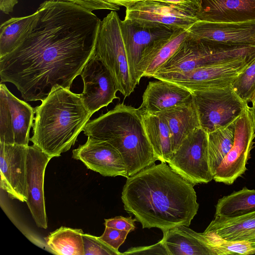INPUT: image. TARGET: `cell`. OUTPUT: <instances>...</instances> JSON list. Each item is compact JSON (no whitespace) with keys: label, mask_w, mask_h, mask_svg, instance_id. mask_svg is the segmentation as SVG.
Wrapping results in <instances>:
<instances>
[{"label":"cell","mask_w":255,"mask_h":255,"mask_svg":"<svg viewBox=\"0 0 255 255\" xmlns=\"http://www.w3.org/2000/svg\"><path fill=\"white\" fill-rule=\"evenodd\" d=\"M31 32L0 58V82L13 84L27 101H43L55 89H70L94 55L101 22L77 4L45 0Z\"/></svg>","instance_id":"1"},{"label":"cell","mask_w":255,"mask_h":255,"mask_svg":"<svg viewBox=\"0 0 255 255\" xmlns=\"http://www.w3.org/2000/svg\"><path fill=\"white\" fill-rule=\"evenodd\" d=\"M121 198L124 209L143 229L156 228L163 232L189 227L199 206L194 185L162 162L129 176Z\"/></svg>","instance_id":"2"},{"label":"cell","mask_w":255,"mask_h":255,"mask_svg":"<svg viewBox=\"0 0 255 255\" xmlns=\"http://www.w3.org/2000/svg\"><path fill=\"white\" fill-rule=\"evenodd\" d=\"M35 107L33 145L52 157H58L75 144L92 114L79 94L58 87Z\"/></svg>","instance_id":"3"},{"label":"cell","mask_w":255,"mask_h":255,"mask_svg":"<svg viewBox=\"0 0 255 255\" xmlns=\"http://www.w3.org/2000/svg\"><path fill=\"white\" fill-rule=\"evenodd\" d=\"M84 133L106 141L121 154L129 176L158 159L147 137L138 108L121 103L86 124Z\"/></svg>","instance_id":"4"},{"label":"cell","mask_w":255,"mask_h":255,"mask_svg":"<svg viewBox=\"0 0 255 255\" xmlns=\"http://www.w3.org/2000/svg\"><path fill=\"white\" fill-rule=\"evenodd\" d=\"M254 55L255 46L229 45L188 34L172 57L154 74L184 72Z\"/></svg>","instance_id":"5"},{"label":"cell","mask_w":255,"mask_h":255,"mask_svg":"<svg viewBox=\"0 0 255 255\" xmlns=\"http://www.w3.org/2000/svg\"><path fill=\"white\" fill-rule=\"evenodd\" d=\"M121 21L115 10H112L101 20L94 56L109 70L118 91L127 97L133 92L135 88L129 74Z\"/></svg>","instance_id":"6"},{"label":"cell","mask_w":255,"mask_h":255,"mask_svg":"<svg viewBox=\"0 0 255 255\" xmlns=\"http://www.w3.org/2000/svg\"><path fill=\"white\" fill-rule=\"evenodd\" d=\"M192 92L200 127L207 133L230 124L250 107L231 85Z\"/></svg>","instance_id":"7"},{"label":"cell","mask_w":255,"mask_h":255,"mask_svg":"<svg viewBox=\"0 0 255 255\" xmlns=\"http://www.w3.org/2000/svg\"><path fill=\"white\" fill-rule=\"evenodd\" d=\"M255 55L202 66L184 72L154 74L152 78L175 83L191 92L232 85Z\"/></svg>","instance_id":"8"},{"label":"cell","mask_w":255,"mask_h":255,"mask_svg":"<svg viewBox=\"0 0 255 255\" xmlns=\"http://www.w3.org/2000/svg\"><path fill=\"white\" fill-rule=\"evenodd\" d=\"M167 163L173 171L194 185L212 180L209 163L208 133L201 127L191 131Z\"/></svg>","instance_id":"9"},{"label":"cell","mask_w":255,"mask_h":255,"mask_svg":"<svg viewBox=\"0 0 255 255\" xmlns=\"http://www.w3.org/2000/svg\"><path fill=\"white\" fill-rule=\"evenodd\" d=\"M198 10L155 0L136 2L126 8L125 19L148 28L174 31L188 30L198 20Z\"/></svg>","instance_id":"10"},{"label":"cell","mask_w":255,"mask_h":255,"mask_svg":"<svg viewBox=\"0 0 255 255\" xmlns=\"http://www.w3.org/2000/svg\"><path fill=\"white\" fill-rule=\"evenodd\" d=\"M34 109L0 85V142L28 146Z\"/></svg>","instance_id":"11"},{"label":"cell","mask_w":255,"mask_h":255,"mask_svg":"<svg viewBox=\"0 0 255 255\" xmlns=\"http://www.w3.org/2000/svg\"><path fill=\"white\" fill-rule=\"evenodd\" d=\"M250 108L236 120L234 144L213 175L216 182L231 185L247 169L255 137Z\"/></svg>","instance_id":"12"},{"label":"cell","mask_w":255,"mask_h":255,"mask_svg":"<svg viewBox=\"0 0 255 255\" xmlns=\"http://www.w3.org/2000/svg\"><path fill=\"white\" fill-rule=\"evenodd\" d=\"M80 75L84 88L79 95L92 115L119 98L116 96L118 90L111 73L94 54Z\"/></svg>","instance_id":"13"},{"label":"cell","mask_w":255,"mask_h":255,"mask_svg":"<svg viewBox=\"0 0 255 255\" xmlns=\"http://www.w3.org/2000/svg\"><path fill=\"white\" fill-rule=\"evenodd\" d=\"M53 157L36 146H28L26 157V203L37 226L48 227L44 192V174Z\"/></svg>","instance_id":"14"},{"label":"cell","mask_w":255,"mask_h":255,"mask_svg":"<svg viewBox=\"0 0 255 255\" xmlns=\"http://www.w3.org/2000/svg\"><path fill=\"white\" fill-rule=\"evenodd\" d=\"M72 158L104 176H129L120 153L109 143L91 136L72 151Z\"/></svg>","instance_id":"15"},{"label":"cell","mask_w":255,"mask_h":255,"mask_svg":"<svg viewBox=\"0 0 255 255\" xmlns=\"http://www.w3.org/2000/svg\"><path fill=\"white\" fill-rule=\"evenodd\" d=\"M27 147L0 142V188L10 198L22 202L27 200Z\"/></svg>","instance_id":"16"},{"label":"cell","mask_w":255,"mask_h":255,"mask_svg":"<svg viewBox=\"0 0 255 255\" xmlns=\"http://www.w3.org/2000/svg\"><path fill=\"white\" fill-rule=\"evenodd\" d=\"M187 30L196 38L229 45L255 46V20L225 23L198 20Z\"/></svg>","instance_id":"17"},{"label":"cell","mask_w":255,"mask_h":255,"mask_svg":"<svg viewBox=\"0 0 255 255\" xmlns=\"http://www.w3.org/2000/svg\"><path fill=\"white\" fill-rule=\"evenodd\" d=\"M121 28L129 74L135 88L139 83L137 67L145 49L154 41L171 34L173 31L164 28L143 27L126 19L121 20Z\"/></svg>","instance_id":"18"},{"label":"cell","mask_w":255,"mask_h":255,"mask_svg":"<svg viewBox=\"0 0 255 255\" xmlns=\"http://www.w3.org/2000/svg\"><path fill=\"white\" fill-rule=\"evenodd\" d=\"M198 20L212 22L255 20V0H200Z\"/></svg>","instance_id":"19"},{"label":"cell","mask_w":255,"mask_h":255,"mask_svg":"<svg viewBox=\"0 0 255 255\" xmlns=\"http://www.w3.org/2000/svg\"><path fill=\"white\" fill-rule=\"evenodd\" d=\"M192 92L172 82H149L143 94L139 110L141 114H156L191 101Z\"/></svg>","instance_id":"20"},{"label":"cell","mask_w":255,"mask_h":255,"mask_svg":"<svg viewBox=\"0 0 255 255\" xmlns=\"http://www.w3.org/2000/svg\"><path fill=\"white\" fill-rule=\"evenodd\" d=\"M188 34L187 30L179 29L147 46L137 67L138 81L143 77H152L174 54Z\"/></svg>","instance_id":"21"},{"label":"cell","mask_w":255,"mask_h":255,"mask_svg":"<svg viewBox=\"0 0 255 255\" xmlns=\"http://www.w3.org/2000/svg\"><path fill=\"white\" fill-rule=\"evenodd\" d=\"M165 121L170 135L173 153L188 134L200 127L193 99L187 103L156 113Z\"/></svg>","instance_id":"22"},{"label":"cell","mask_w":255,"mask_h":255,"mask_svg":"<svg viewBox=\"0 0 255 255\" xmlns=\"http://www.w3.org/2000/svg\"><path fill=\"white\" fill-rule=\"evenodd\" d=\"M205 231L227 240L249 243L255 248V210L237 216H215Z\"/></svg>","instance_id":"23"},{"label":"cell","mask_w":255,"mask_h":255,"mask_svg":"<svg viewBox=\"0 0 255 255\" xmlns=\"http://www.w3.org/2000/svg\"><path fill=\"white\" fill-rule=\"evenodd\" d=\"M163 233L161 241L168 255H215L205 243L201 233L187 226H180Z\"/></svg>","instance_id":"24"},{"label":"cell","mask_w":255,"mask_h":255,"mask_svg":"<svg viewBox=\"0 0 255 255\" xmlns=\"http://www.w3.org/2000/svg\"><path fill=\"white\" fill-rule=\"evenodd\" d=\"M39 18L37 10L32 14L12 17L0 26V58L11 52L27 37Z\"/></svg>","instance_id":"25"},{"label":"cell","mask_w":255,"mask_h":255,"mask_svg":"<svg viewBox=\"0 0 255 255\" xmlns=\"http://www.w3.org/2000/svg\"><path fill=\"white\" fill-rule=\"evenodd\" d=\"M147 137L158 160L167 163L173 154L169 130L164 120L155 114H142Z\"/></svg>","instance_id":"26"},{"label":"cell","mask_w":255,"mask_h":255,"mask_svg":"<svg viewBox=\"0 0 255 255\" xmlns=\"http://www.w3.org/2000/svg\"><path fill=\"white\" fill-rule=\"evenodd\" d=\"M83 231L79 229L61 227L45 239L52 253L59 255H84Z\"/></svg>","instance_id":"27"},{"label":"cell","mask_w":255,"mask_h":255,"mask_svg":"<svg viewBox=\"0 0 255 255\" xmlns=\"http://www.w3.org/2000/svg\"><path fill=\"white\" fill-rule=\"evenodd\" d=\"M236 120L208 133L209 163L213 177L234 144Z\"/></svg>","instance_id":"28"},{"label":"cell","mask_w":255,"mask_h":255,"mask_svg":"<svg viewBox=\"0 0 255 255\" xmlns=\"http://www.w3.org/2000/svg\"><path fill=\"white\" fill-rule=\"evenodd\" d=\"M215 216L233 217L255 210V189L244 187L220 198L215 206Z\"/></svg>","instance_id":"29"},{"label":"cell","mask_w":255,"mask_h":255,"mask_svg":"<svg viewBox=\"0 0 255 255\" xmlns=\"http://www.w3.org/2000/svg\"><path fill=\"white\" fill-rule=\"evenodd\" d=\"M201 235L215 255L255 254V248L249 243L227 240L211 232L204 231Z\"/></svg>","instance_id":"30"},{"label":"cell","mask_w":255,"mask_h":255,"mask_svg":"<svg viewBox=\"0 0 255 255\" xmlns=\"http://www.w3.org/2000/svg\"><path fill=\"white\" fill-rule=\"evenodd\" d=\"M231 86L242 99L249 102L255 90V59L237 76Z\"/></svg>","instance_id":"31"},{"label":"cell","mask_w":255,"mask_h":255,"mask_svg":"<svg viewBox=\"0 0 255 255\" xmlns=\"http://www.w3.org/2000/svg\"><path fill=\"white\" fill-rule=\"evenodd\" d=\"M84 255H121L117 251L101 240L99 237L83 234Z\"/></svg>","instance_id":"32"},{"label":"cell","mask_w":255,"mask_h":255,"mask_svg":"<svg viewBox=\"0 0 255 255\" xmlns=\"http://www.w3.org/2000/svg\"><path fill=\"white\" fill-rule=\"evenodd\" d=\"M129 233L105 226L103 234L99 238L114 250L119 251V247L124 243Z\"/></svg>","instance_id":"33"},{"label":"cell","mask_w":255,"mask_h":255,"mask_svg":"<svg viewBox=\"0 0 255 255\" xmlns=\"http://www.w3.org/2000/svg\"><path fill=\"white\" fill-rule=\"evenodd\" d=\"M168 255L166 249L162 241L149 246L131 248L123 255Z\"/></svg>","instance_id":"34"},{"label":"cell","mask_w":255,"mask_h":255,"mask_svg":"<svg viewBox=\"0 0 255 255\" xmlns=\"http://www.w3.org/2000/svg\"><path fill=\"white\" fill-rule=\"evenodd\" d=\"M135 221H136L135 219H133L131 216L129 217L117 216L105 219L104 225L106 227L130 232L134 230Z\"/></svg>","instance_id":"35"},{"label":"cell","mask_w":255,"mask_h":255,"mask_svg":"<svg viewBox=\"0 0 255 255\" xmlns=\"http://www.w3.org/2000/svg\"><path fill=\"white\" fill-rule=\"evenodd\" d=\"M17 0H0V9L5 14L12 12Z\"/></svg>","instance_id":"36"},{"label":"cell","mask_w":255,"mask_h":255,"mask_svg":"<svg viewBox=\"0 0 255 255\" xmlns=\"http://www.w3.org/2000/svg\"><path fill=\"white\" fill-rule=\"evenodd\" d=\"M173 4L180 6L198 9L197 7L191 0H155Z\"/></svg>","instance_id":"37"},{"label":"cell","mask_w":255,"mask_h":255,"mask_svg":"<svg viewBox=\"0 0 255 255\" xmlns=\"http://www.w3.org/2000/svg\"><path fill=\"white\" fill-rule=\"evenodd\" d=\"M107 2L118 5L119 6H124L126 8L130 6L133 4L146 0H105Z\"/></svg>","instance_id":"38"},{"label":"cell","mask_w":255,"mask_h":255,"mask_svg":"<svg viewBox=\"0 0 255 255\" xmlns=\"http://www.w3.org/2000/svg\"><path fill=\"white\" fill-rule=\"evenodd\" d=\"M251 114L255 129V107H251L250 108Z\"/></svg>","instance_id":"39"},{"label":"cell","mask_w":255,"mask_h":255,"mask_svg":"<svg viewBox=\"0 0 255 255\" xmlns=\"http://www.w3.org/2000/svg\"><path fill=\"white\" fill-rule=\"evenodd\" d=\"M249 102L252 103V107H255V90L251 97Z\"/></svg>","instance_id":"40"},{"label":"cell","mask_w":255,"mask_h":255,"mask_svg":"<svg viewBox=\"0 0 255 255\" xmlns=\"http://www.w3.org/2000/svg\"><path fill=\"white\" fill-rule=\"evenodd\" d=\"M194 4L197 7L198 9L200 7V0H191Z\"/></svg>","instance_id":"41"}]
</instances>
